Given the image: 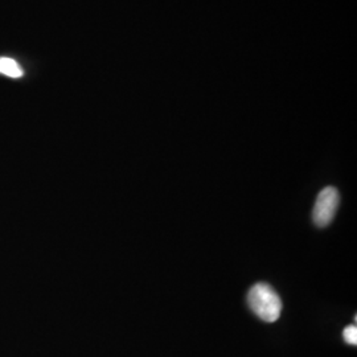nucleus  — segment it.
<instances>
[{
    "label": "nucleus",
    "instance_id": "1",
    "mask_svg": "<svg viewBox=\"0 0 357 357\" xmlns=\"http://www.w3.org/2000/svg\"><path fill=\"white\" fill-rule=\"evenodd\" d=\"M248 305L255 315L264 321L274 323L281 317V298L268 283H257L249 290Z\"/></svg>",
    "mask_w": 357,
    "mask_h": 357
},
{
    "label": "nucleus",
    "instance_id": "2",
    "mask_svg": "<svg viewBox=\"0 0 357 357\" xmlns=\"http://www.w3.org/2000/svg\"><path fill=\"white\" fill-rule=\"evenodd\" d=\"M340 203V195L335 187H326L317 197L312 209V220L317 227L324 228L330 225L337 212Z\"/></svg>",
    "mask_w": 357,
    "mask_h": 357
},
{
    "label": "nucleus",
    "instance_id": "3",
    "mask_svg": "<svg viewBox=\"0 0 357 357\" xmlns=\"http://www.w3.org/2000/svg\"><path fill=\"white\" fill-rule=\"evenodd\" d=\"M0 75L11 77V78H20L24 76V70L13 59L0 57Z\"/></svg>",
    "mask_w": 357,
    "mask_h": 357
},
{
    "label": "nucleus",
    "instance_id": "4",
    "mask_svg": "<svg viewBox=\"0 0 357 357\" xmlns=\"http://www.w3.org/2000/svg\"><path fill=\"white\" fill-rule=\"evenodd\" d=\"M343 337L348 344L356 345L357 344V327L356 324L354 326H348L345 327L343 331Z\"/></svg>",
    "mask_w": 357,
    "mask_h": 357
}]
</instances>
